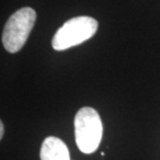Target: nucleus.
<instances>
[{
  "label": "nucleus",
  "instance_id": "f03ea898",
  "mask_svg": "<svg viewBox=\"0 0 160 160\" xmlns=\"http://www.w3.org/2000/svg\"><path fill=\"white\" fill-rule=\"evenodd\" d=\"M98 21L88 16L70 19L56 31L52 39V48L56 51L78 46L95 36Z\"/></svg>",
  "mask_w": 160,
  "mask_h": 160
},
{
  "label": "nucleus",
  "instance_id": "39448f33",
  "mask_svg": "<svg viewBox=\"0 0 160 160\" xmlns=\"http://www.w3.org/2000/svg\"><path fill=\"white\" fill-rule=\"evenodd\" d=\"M3 135H4V125L1 122L0 123V138H2Z\"/></svg>",
  "mask_w": 160,
  "mask_h": 160
},
{
  "label": "nucleus",
  "instance_id": "7ed1b4c3",
  "mask_svg": "<svg viewBox=\"0 0 160 160\" xmlns=\"http://www.w3.org/2000/svg\"><path fill=\"white\" fill-rule=\"evenodd\" d=\"M37 20V12L31 8H22L15 12L6 22L2 33V44L9 53L22 49Z\"/></svg>",
  "mask_w": 160,
  "mask_h": 160
},
{
  "label": "nucleus",
  "instance_id": "20e7f679",
  "mask_svg": "<svg viewBox=\"0 0 160 160\" xmlns=\"http://www.w3.org/2000/svg\"><path fill=\"white\" fill-rule=\"evenodd\" d=\"M41 160H71L68 147L62 139L49 136L42 143L40 150Z\"/></svg>",
  "mask_w": 160,
  "mask_h": 160
},
{
  "label": "nucleus",
  "instance_id": "f257e3e1",
  "mask_svg": "<svg viewBox=\"0 0 160 160\" xmlns=\"http://www.w3.org/2000/svg\"><path fill=\"white\" fill-rule=\"evenodd\" d=\"M75 139L78 149L84 154H92L99 148L103 135L101 118L92 107H82L74 120Z\"/></svg>",
  "mask_w": 160,
  "mask_h": 160
}]
</instances>
